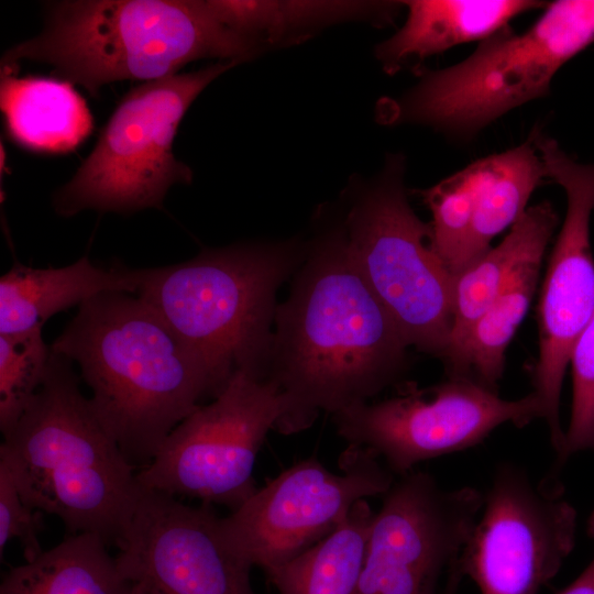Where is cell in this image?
I'll return each instance as SVG.
<instances>
[{"instance_id": "cell-15", "label": "cell", "mask_w": 594, "mask_h": 594, "mask_svg": "<svg viewBox=\"0 0 594 594\" xmlns=\"http://www.w3.org/2000/svg\"><path fill=\"white\" fill-rule=\"evenodd\" d=\"M219 517L141 487L116 546L121 572L152 594H255L253 566L224 543Z\"/></svg>"}, {"instance_id": "cell-29", "label": "cell", "mask_w": 594, "mask_h": 594, "mask_svg": "<svg viewBox=\"0 0 594 594\" xmlns=\"http://www.w3.org/2000/svg\"><path fill=\"white\" fill-rule=\"evenodd\" d=\"M586 531L594 540V510L587 519ZM559 594H594V558L585 570Z\"/></svg>"}, {"instance_id": "cell-13", "label": "cell", "mask_w": 594, "mask_h": 594, "mask_svg": "<svg viewBox=\"0 0 594 594\" xmlns=\"http://www.w3.org/2000/svg\"><path fill=\"white\" fill-rule=\"evenodd\" d=\"M537 148L547 179L561 186L566 212L554 242L539 300V358L532 372V393L542 409L557 459L565 431L560 422V397L575 342L594 312V258L590 226L594 211V163H581L542 129L528 138Z\"/></svg>"}, {"instance_id": "cell-18", "label": "cell", "mask_w": 594, "mask_h": 594, "mask_svg": "<svg viewBox=\"0 0 594 594\" xmlns=\"http://www.w3.org/2000/svg\"><path fill=\"white\" fill-rule=\"evenodd\" d=\"M0 106L7 131L19 145L35 152L66 153L92 131L94 118L73 84L0 72Z\"/></svg>"}, {"instance_id": "cell-10", "label": "cell", "mask_w": 594, "mask_h": 594, "mask_svg": "<svg viewBox=\"0 0 594 594\" xmlns=\"http://www.w3.org/2000/svg\"><path fill=\"white\" fill-rule=\"evenodd\" d=\"M339 470L330 472L315 458L297 462L219 517L222 540L266 571L321 541L358 502L384 495L395 481L372 451L351 444L339 458Z\"/></svg>"}, {"instance_id": "cell-7", "label": "cell", "mask_w": 594, "mask_h": 594, "mask_svg": "<svg viewBox=\"0 0 594 594\" xmlns=\"http://www.w3.org/2000/svg\"><path fill=\"white\" fill-rule=\"evenodd\" d=\"M238 64L221 61L132 88L73 178L55 193V211L72 217L87 209L129 215L162 208L174 184L193 179L191 169L173 153L184 114L213 79Z\"/></svg>"}, {"instance_id": "cell-6", "label": "cell", "mask_w": 594, "mask_h": 594, "mask_svg": "<svg viewBox=\"0 0 594 594\" xmlns=\"http://www.w3.org/2000/svg\"><path fill=\"white\" fill-rule=\"evenodd\" d=\"M594 43V0L547 2L527 30L510 28L479 43L462 62L431 70L387 119L471 140L509 111L550 91L553 77Z\"/></svg>"}, {"instance_id": "cell-16", "label": "cell", "mask_w": 594, "mask_h": 594, "mask_svg": "<svg viewBox=\"0 0 594 594\" xmlns=\"http://www.w3.org/2000/svg\"><path fill=\"white\" fill-rule=\"evenodd\" d=\"M144 268H105L82 256L64 267L15 262L0 278V334L43 328L52 316L106 292L138 294Z\"/></svg>"}, {"instance_id": "cell-31", "label": "cell", "mask_w": 594, "mask_h": 594, "mask_svg": "<svg viewBox=\"0 0 594 594\" xmlns=\"http://www.w3.org/2000/svg\"><path fill=\"white\" fill-rule=\"evenodd\" d=\"M130 594H152L145 586L140 583H133Z\"/></svg>"}, {"instance_id": "cell-20", "label": "cell", "mask_w": 594, "mask_h": 594, "mask_svg": "<svg viewBox=\"0 0 594 594\" xmlns=\"http://www.w3.org/2000/svg\"><path fill=\"white\" fill-rule=\"evenodd\" d=\"M106 541L80 532L12 568L0 594H130L133 582L121 572Z\"/></svg>"}, {"instance_id": "cell-24", "label": "cell", "mask_w": 594, "mask_h": 594, "mask_svg": "<svg viewBox=\"0 0 594 594\" xmlns=\"http://www.w3.org/2000/svg\"><path fill=\"white\" fill-rule=\"evenodd\" d=\"M216 15L229 28L261 42L276 41L301 26L319 21L367 14L378 3L309 1L209 0Z\"/></svg>"}, {"instance_id": "cell-17", "label": "cell", "mask_w": 594, "mask_h": 594, "mask_svg": "<svg viewBox=\"0 0 594 594\" xmlns=\"http://www.w3.org/2000/svg\"><path fill=\"white\" fill-rule=\"evenodd\" d=\"M547 2L535 0H413L405 24L376 48V56L387 73L404 63L444 52L453 46L479 43L508 29L517 16Z\"/></svg>"}, {"instance_id": "cell-26", "label": "cell", "mask_w": 594, "mask_h": 594, "mask_svg": "<svg viewBox=\"0 0 594 594\" xmlns=\"http://www.w3.org/2000/svg\"><path fill=\"white\" fill-rule=\"evenodd\" d=\"M52 349L42 328L0 334V430L6 437L18 424L46 376Z\"/></svg>"}, {"instance_id": "cell-28", "label": "cell", "mask_w": 594, "mask_h": 594, "mask_svg": "<svg viewBox=\"0 0 594 594\" xmlns=\"http://www.w3.org/2000/svg\"><path fill=\"white\" fill-rule=\"evenodd\" d=\"M43 514L23 501L8 470L0 464V554L12 539L21 544L25 561L41 554Z\"/></svg>"}, {"instance_id": "cell-25", "label": "cell", "mask_w": 594, "mask_h": 594, "mask_svg": "<svg viewBox=\"0 0 594 594\" xmlns=\"http://www.w3.org/2000/svg\"><path fill=\"white\" fill-rule=\"evenodd\" d=\"M476 173L473 163L420 190L432 215V245L454 277L461 273L474 222Z\"/></svg>"}, {"instance_id": "cell-23", "label": "cell", "mask_w": 594, "mask_h": 594, "mask_svg": "<svg viewBox=\"0 0 594 594\" xmlns=\"http://www.w3.org/2000/svg\"><path fill=\"white\" fill-rule=\"evenodd\" d=\"M366 499L343 522L294 559L265 571L279 594H353L374 517Z\"/></svg>"}, {"instance_id": "cell-11", "label": "cell", "mask_w": 594, "mask_h": 594, "mask_svg": "<svg viewBox=\"0 0 594 594\" xmlns=\"http://www.w3.org/2000/svg\"><path fill=\"white\" fill-rule=\"evenodd\" d=\"M332 416L349 444L372 451L402 476L422 461L482 443L504 424L521 428L543 419V409L532 392L509 400L471 380L448 377L424 389L409 384L395 397Z\"/></svg>"}, {"instance_id": "cell-1", "label": "cell", "mask_w": 594, "mask_h": 594, "mask_svg": "<svg viewBox=\"0 0 594 594\" xmlns=\"http://www.w3.org/2000/svg\"><path fill=\"white\" fill-rule=\"evenodd\" d=\"M277 305L265 380L286 398L277 431L307 429L400 381L408 349L361 274L343 228L316 243Z\"/></svg>"}, {"instance_id": "cell-22", "label": "cell", "mask_w": 594, "mask_h": 594, "mask_svg": "<svg viewBox=\"0 0 594 594\" xmlns=\"http://www.w3.org/2000/svg\"><path fill=\"white\" fill-rule=\"evenodd\" d=\"M540 264L541 261H534L522 265L464 334L449 344L441 359L448 377L468 378L497 392L506 348L527 314Z\"/></svg>"}, {"instance_id": "cell-4", "label": "cell", "mask_w": 594, "mask_h": 594, "mask_svg": "<svg viewBox=\"0 0 594 594\" xmlns=\"http://www.w3.org/2000/svg\"><path fill=\"white\" fill-rule=\"evenodd\" d=\"M0 464L28 505L108 546H117L141 488L81 394L73 361L53 350L43 384L3 437Z\"/></svg>"}, {"instance_id": "cell-5", "label": "cell", "mask_w": 594, "mask_h": 594, "mask_svg": "<svg viewBox=\"0 0 594 594\" xmlns=\"http://www.w3.org/2000/svg\"><path fill=\"white\" fill-rule=\"evenodd\" d=\"M295 243H239L144 268L138 295L204 364L219 393L239 371L265 378L276 292L299 266Z\"/></svg>"}, {"instance_id": "cell-14", "label": "cell", "mask_w": 594, "mask_h": 594, "mask_svg": "<svg viewBox=\"0 0 594 594\" xmlns=\"http://www.w3.org/2000/svg\"><path fill=\"white\" fill-rule=\"evenodd\" d=\"M383 496L353 594H436L440 576L461 558L484 494L447 490L430 473L410 471Z\"/></svg>"}, {"instance_id": "cell-3", "label": "cell", "mask_w": 594, "mask_h": 594, "mask_svg": "<svg viewBox=\"0 0 594 594\" xmlns=\"http://www.w3.org/2000/svg\"><path fill=\"white\" fill-rule=\"evenodd\" d=\"M262 46L227 26L208 1L67 0L50 6L42 33L8 50L1 68L45 63L58 79L97 95L114 81L178 74L200 58L242 63Z\"/></svg>"}, {"instance_id": "cell-9", "label": "cell", "mask_w": 594, "mask_h": 594, "mask_svg": "<svg viewBox=\"0 0 594 594\" xmlns=\"http://www.w3.org/2000/svg\"><path fill=\"white\" fill-rule=\"evenodd\" d=\"M286 411V398L275 383L239 371L212 402L173 429L152 461L136 472V481L146 490L233 512L257 490V453Z\"/></svg>"}, {"instance_id": "cell-19", "label": "cell", "mask_w": 594, "mask_h": 594, "mask_svg": "<svg viewBox=\"0 0 594 594\" xmlns=\"http://www.w3.org/2000/svg\"><path fill=\"white\" fill-rule=\"evenodd\" d=\"M558 222L549 201L528 207L501 243L455 276L449 344L464 334L522 265L542 260Z\"/></svg>"}, {"instance_id": "cell-2", "label": "cell", "mask_w": 594, "mask_h": 594, "mask_svg": "<svg viewBox=\"0 0 594 594\" xmlns=\"http://www.w3.org/2000/svg\"><path fill=\"white\" fill-rule=\"evenodd\" d=\"M51 349L79 366L95 414L139 470L219 394L195 353L138 294L106 292L82 302Z\"/></svg>"}, {"instance_id": "cell-12", "label": "cell", "mask_w": 594, "mask_h": 594, "mask_svg": "<svg viewBox=\"0 0 594 594\" xmlns=\"http://www.w3.org/2000/svg\"><path fill=\"white\" fill-rule=\"evenodd\" d=\"M559 477L534 483L513 463L495 471L459 565L482 594H538L575 544L576 510Z\"/></svg>"}, {"instance_id": "cell-27", "label": "cell", "mask_w": 594, "mask_h": 594, "mask_svg": "<svg viewBox=\"0 0 594 594\" xmlns=\"http://www.w3.org/2000/svg\"><path fill=\"white\" fill-rule=\"evenodd\" d=\"M570 363L573 396L563 452L550 471L558 474L570 455L594 450V312L578 338Z\"/></svg>"}, {"instance_id": "cell-8", "label": "cell", "mask_w": 594, "mask_h": 594, "mask_svg": "<svg viewBox=\"0 0 594 594\" xmlns=\"http://www.w3.org/2000/svg\"><path fill=\"white\" fill-rule=\"evenodd\" d=\"M405 161L393 155L343 227L364 279L409 346L442 359L453 321L454 275L432 245L431 223L410 207Z\"/></svg>"}, {"instance_id": "cell-21", "label": "cell", "mask_w": 594, "mask_h": 594, "mask_svg": "<svg viewBox=\"0 0 594 594\" xmlns=\"http://www.w3.org/2000/svg\"><path fill=\"white\" fill-rule=\"evenodd\" d=\"M472 163L477 184L475 213L462 271L491 248L497 234L521 217L531 194L547 180L543 162L529 139Z\"/></svg>"}, {"instance_id": "cell-30", "label": "cell", "mask_w": 594, "mask_h": 594, "mask_svg": "<svg viewBox=\"0 0 594 594\" xmlns=\"http://www.w3.org/2000/svg\"><path fill=\"white\" fill-rule=\"evenodd\" d=\"M462 571L459 563L453 566L449 574V583L444 594H455L460 579L462 578Z\"/></svg>"}]
</instances>
